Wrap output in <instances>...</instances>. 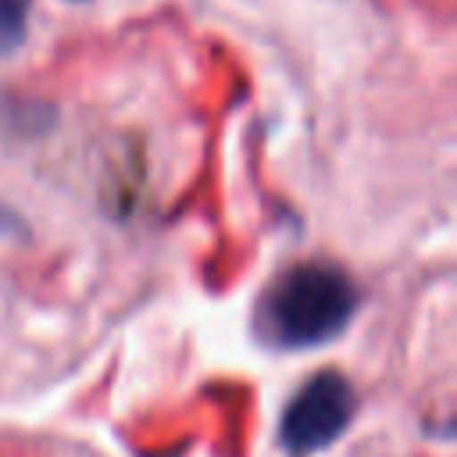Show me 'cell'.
<instances>
[{"mask_svg": "<svg viewBox=\"0 0 457 457\" xmlns=\"http://www.w3.org/2000/svg\"><path fill=\"white\" fill-rule=\"evenodd\" d=\"M361 293L336 264H293L257 307V336L271 350H311L332 343L357 314Z\"/></svg>", "mask_w": 457, "mask_h": 457, "instance_id": "obj_1", "label": "cell"}, {"mask_svg": "<svg viewBox=\"0 0 457 457\" xmlns=\"http://www.w3.org/2000/svg\"><path fill=\"white\" fill-rule=\"evenodd\" d=\"M357 393L339 371L311 375L278 418V446L289 457H311L328 450L353 421Z\"/></svg>", "mask_w": 457, "mask_h": 457, "instance_id": "obj_2", "label": "cell"}, {"mask_svg": "<svg viewBox=\"0 0 457 457\" xmlns=\"http://www.w3.org/2000/svg\"><path fill=\"white\" fill-rule=\"evenodd\" d=\"M25 228H21V221L11 214V211H4L0 207V236H21Z\"/></svg>", "mask_w": 457, "mask_h": 457, "instance_id": "obj_4", "label": "cell"}, {"mask_svg": "<svg viewBox=\"0 0 457 457\" xmlns=\"http://www.w3.org/2000/svg\"><path fill=\"white\" fill-rule=\"evenodd\" d=\"M25 25H29L25 0H0V57L14 54L25 43Z\"/></svg>", "mask_w": 457, "mask_h": 457, "instance_id": "obj_3", "label": "cell"}]
</instances>
